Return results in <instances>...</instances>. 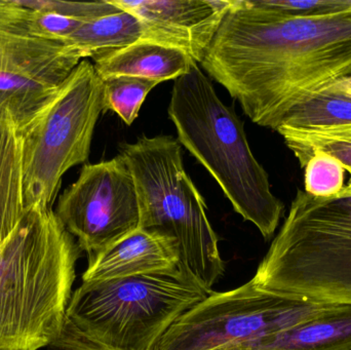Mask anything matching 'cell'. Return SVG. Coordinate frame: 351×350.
Masks as SVG:
<instances>
[{
	"instance_id": "8fae6325",
	"label": "cell",
	"mask_w": 351,
	"mask_h": 350,
	"mask_svg": "<svg viewBox=\"0 0 351 350\" xmlns=\"http://www.w3.org/2000/svg\"><path fill=\"white\" fill-rule=\"evenodd\" d=\"M137 16L143 40L174 47L200 64L232 0H109Z\"/></svg>"
},
{
	"instance_id": "8992f818",
	"label": "cell",
	"mask_w": 351,
	"mask_h": 350,
	"mask_svg": "<svg viewBox=\"0 0 351 350\" xmlns=\"http://www.w3.org/2000/svg\"><path fill=\"white\" fill-rule=\"evenodd\" d=\"M213 291L181 267L82 283L66 314L82 336L111 350H156L176 321Z\"/></svg>"
},
{
	"instance_id": "2e32d148",
	"label": "cell",
	"mask_w": 351,
	"mask_h": 350,
	"mask_svg": "<svg viewBox=\"0 0 351 350\" xmlns=\"http://www.w3.org/2000/svg\"><path fill=\"white\" fill-rule=\"evenodd\" d=\"M60 86L28 76L0 72V121L12 123L16 133L23 131L47 108Z\"/></svg>"
},
{
	"instance_id": "6da1fadb",
	"label": "cell",
	"mask_w": 351,
	"mask_h": 350,
	"mask_svg": "<svg viewBox=\"0 0 351 350\" xmlns=\"http://www.w3.org/2000/svg\"><path fill=\"white\" fill-rule=\"evenodd\" d=\"M200 66L254 123L276 131L291 110L351 80V8L303 16L232 0Z\"/></svg>"
},
{
	"instance_id": "d4e9b609",
	"label": "cell",
	"mask_w": 351,
	"mask_h": 350,
	"mask_svg": "<svg viewBox=\"0 0 351 350\" xmlns=\"http://www.w3.org/2000/svg\"><path fill=\"white\" fill-rule=\"evenodd\" d=\"M0 350H1V349H0Z\"/></svg>"
},
{
	"instance_id": "ac0fdd59",
	"label": "cell",
	"mask_w": 351,
	"mask_h": 350,
	"mask_svg": "<svg viewBox=\"0 0 351 350\" xmlns=\"http://www.w3.org/2000/svg\"><path fill=\"white\" fill-rule=\"evenodd\" d=\"M350 125L351 80L299 105L286 115L278 127L306 129Z\"/></svg>"
},
{
	"instance_id": "ffe728a7",
	"label": "cell",
	"mask_w": 351,
	"mask_h": 350,
	"mask_svg": "<svg viewBox=\"0 0 351 350\" xmlns=\"http://www.w3.org/2000/svg\"><path fill=\"white\" fill-rule=\"evenodd\" d=\"M160 82L135 76H111L103 79L104 112L113 111L131 125L139 115L146 97Z\"/></svg>"
},
{
	"instance_id": "5b68a950",
	"label": "cell",
	"mask_w": 351,
	"mask_h": 350,
	"mask_svg": "<svg viewBox=\"0 0 351 350\" xmlns=\"http://www.w3.org/2000/svg\"><path fill=\"white\" fill-rule=\"evenodd\" d=\"M119 155L135 181L140 227L174 238L180 267L213 291L225 262L206 201L184 168L180 142L173 136H143L121 144Z\"/></svg>"
},
{
	"instance_id": "7c38bea8",
	"label": "cell",
	"mask_w": 351,
	"mask_h": 350,
	"mask_svg": "<svg viewBox=\"0 0 351 350\" xmlns=\"http://www.w3.org/2000/svg\"><path fill=\"white\" fill-rule=\"evenodd\" d=\"M179 266V246L174 238L139 227L88 259L82 283L162 273Z\"/></svg>"
},
{
	"instance_id": "d6986e66",
	"label": "cell",
	"mask_w": 351,
	"mask_h": 350,
	"mask_svg": "<svg viewBox=\"0 0 351 350\" xmlns=\"http://www.w3.org/2000/svg\"><path fill=\"white\" fill-rule=\"evenodd\" d=\"M276 132L284 138L301 168H305L313 154L325 152L341 162L350 173L348 184H351V125L306 129L278 127Z\"/></svg>"
},
{
	"instance_id": "277c9868",
	"label": "cell",
	"mask_w": 351,
	"mask_h": 350,
	"mask_svg": "<svg viewBox=\"0 0 351 350\" xmlns=\"http://www.w3.org/2000/svg\"><path fill=\"white\" fill-rule=\"evenodd\" d=\"M252 281L286 299L351 305V189L328 197L298 189Z\"/></svg>"
},
{
	"instance_id": "30bf717a",
	"label": "cell",
	"mask_w": 351,
	"mask_h": 350,
	"mask_svg": "<svg viewBox=\"0 0 351 350\" xmlns=\"http://www.w3.org/2000/svg\"><path fill=\"white\" fill-rule=\"evenodd\" d=\"M82 60L69 43L43 36L21 0H0V72L60 86Z\"/></svg>"
},
{
	"instance_id": "52a82bcc",
	"label": "cell",
	"mask_w": 351,
	"mask_h": 350,
	"mask_svg": "<svg viewBox=\"0 0 351 350\" xmlns=\"http://www.w3.org/2000/svg\"><path fill=\"white\" fill-rule=\"evenodd\" d=\"M103 112V80L93 63L82 60L47 108L18 133L26 212L51 209L64 175L88 162Z\"/></svg>"
},
{
	"instance_id": "ba28073f",
	"label": "cell",
	"mask_w": 351,
	"mask_h": 350,
	"mask_svg": "<svg viewBox=\"0 0 351 350\" xmlns=\"http://www.w3.org/2000/svg\"><path fill=\"white\" fill-rule=\"evenodd\" d=\"M339 306L286 299L251 279L230 291H213L176 321L156 350H234Z\"/></svg>"
},
{
	"instance_id": "5bb4252c",
	"label": "cell",
	"mask_w": 351,
	"mask_h": 350,
	"mask_svg": "<svg viewBox=\"0 0 351 350\" xmlns=\"http://www.w3.org/2000/svg\"><path fill=\"white\" fill-rule=\"evenodd\" d=\"M234 350H351V305Z\"/></svg>"
},
{
	"instance_id": "3957f363",
	"label": "cell",
	"mask_w": 351,
	"mask_h": 350,
	"mask_svg": "<svg viewBox=\"0 0 351 350\" xmlns=\"http://www.w3.org/2000/svg\"><path fill=\"white\" fill-rule=\"evenodd\" d=\"M168 113L178 141L212 175L234 211L265 240L271 238L284 216V203L272 193L243 121L221 101L198 64L175 80Z\"/></svg>"
},
{
	"instance_id": "9a60e30c",
	"label": "cell",
	"mask_w": 351,
	"mask_h": 350,
	"mask_svg": "<svg viewBox=\"0 0 351 350\" xmlns=\"http://www.w3.org/2000/svg\"><path fill=\"white\" fill-rule=\"evenodd\" d=\"M25 214L20 140L12 123L0 121V246Z\"/></svg>"
},
{
	"instance_id": "7a4b0ae2",
	"label": "cell",
	"mask_w": 351,
	"mask_h": 350,
	"mask_svg": "<svg viewBox=\"0 0 351 350\" xmlns=\"http://www.w3.org/2000/svg\"><path fill=\"white\" fill-rule=\"evenodd\" d=\"M82 252L53 209L26 212L0 246V349L39 350L57 340Z\"/></svg>"
},
{
	"instance_id": "e0dca14e",
	"label": "cell",
	"mask_w": 351,
	"mask_h": 350,
	"mask_svg": "<svg viewBox=\"0 0 351 350\" xmlns=\"http://www.w3.org/2000/svg\"><path fill=\"white\" fill-rule=\"evenodd\" d=\"M145 29L141 21L131 12L121 10L84 23L66 42L76 47L84 59L96 53L128 47L143 40Z\"/></svg>"
},
{
	"instance_id": "9c48e42d",
	"label": "cell",
	"mask_w": 351,
	"mask_h": 350,
	"mask_svg": "<svg viewBox=\"0 0 351 350\" xmlns=\"http://www.w3.org/2000/svg\"><path fill=\"white\" fill-rule=\"evenodd\" d=\"M88 259L140 227L133 175L121 155L86 164L58 201L55 212Z\"/></svg>"
},
{
	"instance_id": "7402d4cb",
	"label": "cell",
	"mask_w": 351,
	"mask_h": 350,
	"mask_svg": "<svg viewBox=\"0 0 351 350\" xmlns=\"http://www.w3.org/2000/svg\"><path fill=\"white\" fill-rule=\"evenodd\" d=\"M262 4L292 14H331L351 8V0H260Z\"/></svg>"
},
{
	"instance_id": "cb8c5ba5",
	"label": "cell",
	"mask_w": 351,
	"mask_h": 350,
	"mask_svg": "<svg viewBox=\"0 0 351 350\" xmlns=\"http://www.w3.org/2000/svg\"><path fill=\"white\" fill-rule=\"evenodd\" d=\"M346 187H348V188H350L351 189V184H348V185H346Z\"/></svg>"
},
{
	"instance_id": "44dd1931",
	"label": "cell",
	"mask_w": 351,
	"mask_h": 350,
	"mask_svg": "<svg viewBox=\"0 0 351 350\" xmlns=\"http://www.w3.org/2000/svg\"><path fill=\"white\" fill-rule=\"evenodd\" d=\"M304 170V191L313 197H333L346 187V168L325 152L313 154Z\"/></svg>"
},
{
	"instance_id": "4fadbf2b",
	"label": "cell",
	"mask_w": 351,
	"mask_h": 350,
	"mask_svg": "<svg viewBox=\"0 0 351 350\" xmlns=\"http://www.w3.org/2000/svg\"><path fill=\"white\" fill-rule=\"evenodd\" d=\"M101 79L111 76H135L164 82L185 75L195 62L184 51L152 41L140 40L121 49L93 55Z\"/></svg>"
},
{
	"instance_id": "603a6c76",
	"label": "cell",
	"mask_w": 351,
	"mask_h": 350,
	"mask_svg": "<svg viewBox=\"0 0 351 350\" xmlns=\"http://www.w3.org/2000/svg\"><path fill=\"white\" fill-rule=\"evenodd\" d=\"M47 350H111L82 336L69 322L65 321L63 330Z\"/></svg>"
}]
</instances>
